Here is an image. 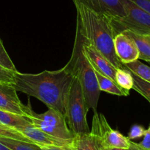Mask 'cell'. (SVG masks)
Instances as JSON below:
<instances>
[{"instance_id": "5bb4252c", "label": "cell", "mask_w": 150, "mask_h": 150, "mask_svg": "<svg viewBox=\"0 0 150 150\" xmlns=\"http://www.w3.org/2000/svg\"><path fill=\"white\" fill-rule=\"evenodd\" d=\"M0 124L18 131L25 126L32 125L28 117L2 110H0Z\"/></svg>"}, {"instance_id": "3957f363", "label": "cell", "mask_w": 150, "mask_h": 150, "mask_svg": "<svg viewBox=\"0 0 150 150\" xmlns=\"http://www.w3.org/2000/svg\"><path fill=\"white\" fill-rule=\"evenodd\" d=\"M65 67L79 79L88 109H92L94 113H97L100 91L95 70L83 52V36L77 26L73 52Z\"/></svg>"}, {"instance_id": "ba28073f", "label": "cell", "mask_w": 150, "mask_h": 150, "mask_svg": "<svg viewBox=\"0 0 150 150\" xmlns=\"http://www.w3.org/2000/svg\"><path fill=\"white\" fill-rule=\"evenodd\" d=\"M0 110L29 118L32 113L29 105H24L19 99L17 91L12 84L0 82Z\"/></svg>"}, {"instance_id": "9a60e30c", "label": "cell", "mask_w": 150, "mask_h": 150, "mask_svg": "<svg viewBox=\"0 0 150 150\" xmlns=\"http://www.w3.org/2000/svg\"><path fill=\"white\" fill-rule=\"evenodd\" d=\"M124 32L131 37L136 43L139 52V59L150 63V33L138 34L127 30Z\"/></svg>"}, {"instance_id": "8fae6325", "label": "cell", "mask_w": 150, "mask_h": 150, "mask_svg": "<svg viewBox=\"0 0 150 150\" xmlns=\"http://www.w3.org/2000/svg\"><path fill=\"white\" fill-rule=\"evenodd\" d=\"M114 46L117 58L123 65L139 60V52L136 43L124 31L115 35Z\"/></svg>"}, {"instance_id": "7a4b0ae2", "label": "cell", "mask_w": 150, "mask_h": 150, "mask_svg": "<svg viewBox=\"0 0 150 150\" xmlns=\"http://www.w3.org/2000/svg\"><path fill=\"white\" fill-rule=\"evenodd\" d=\"M77 10V27L88 43L117 69L123 68L115 54L114 39L115 32L110 19L89 10L81 4L74 3Z\"/></svg>"}, {"instance_id": "30bf717a", "label": "cell", "mask_w": 150, "mask_h": 150, "mask_svg": "<svg viewBox=\"0 0 150 150\" xmlns=\"http://www.w3.org/2000/svg\"><path fill=\"white\" fill-rule=\"evenodd\" d=\"M83 50L94 70L113 79L115 82V72L117 68L108 59L105 58L99 51H97L89 43H88L83 36Z\"/></svg>"}, {"instance_id": "7c38bea8", "label": "cell", "mask_w": 150, "mask_h": 150, "mask_svg": "<svg viewBox=\"0 0 150 150\" xmlns=\"http://www.w3.org/2000/svg\"><path fill=\"white\" fill-rule=\"evenodd\" d=\"M18 131L24 136L29 138L34 144H37L40 146H62L69 145L71 144L72 141H73V140L60 139V138L51 136L49 134L34 126L33 125L25 126V127L18 129Z\"/></svg>"}, {"instance_id": "2e32d148", "label": "cell", "mask_w": 150, "mask_h": 150, "mask_svg": "<svg viewBox=\"0 0 150 150\" xmlns=\"http://www.w3.org/2000/svg\"><path fill=\"white\" fill-rule=\"evenodd\" d=\"M95 72L100 91H105L108 94L122 96H127L130 95V91L122 88L113 79L101 74L96 71H95Z\"/></svg>"}, {"instance_id": "f1b7e54d", "label": "cell", "mask_w": 150, "mask_h": 150, "mask_svg": "<svg viewBox=\"0 0 150 150\" xmlns=\"http://www.w3.org/2000/svg\"><path fill=\"white\" fill-rule=\"evenodd\" d=\"M0 150H11V149H9L8 147L6 146H4V144H2L1 143H0Z\"/></svg>"}, {"instance_id": "cb8c5ba5", "label": "cell", "mask_w": 150, "mask_h": 150, "mask_svg": "<svg viewBox=\"0 0 150 150\" xmlns=\"http://www.w3.org/2000/svg\"><path fill=\"white\" fill-rule=\"evenodd\" d=\"M146 129L143 127L142 126L139 124H134L131 126L130 130L128 133V136L127 138L131 141V140L136 139V138H139L141 137L144 136V132Z\"/></svg>"}, {"instance_id": "4316f807", "label": "cell", "mask_w": 150, "mask_h": 150, "mask_svg": "<svg viewBox=\"0 0 150 150\" xmlns=\"http://www.w3.org/2000/svg\"><path fill=\"white\" fill-rule=\"evenodd\" d=\"M70 144L62 146H40L42 150H71L70 149Z\"/></svg>"}, {"instance_id": "6da1fadb", "label": "cell", "mask_w": 150, "mask_h": 150, "mask_svg": "<svg viewBox=\"0 0 150 150\" xmlns=\"http://www.w3.org/2000/svg\"><path fill=\"white\" fill-rule=\"evenodd\" d=\"M73 76L65 66L56 71L39 74L15 73L12 85L17 91L34 96L48 108L65 116L66 104Z\"/></svg>"}, {"instance_id": "603a6c76", "label": "cell", "mask_w": 150, "mask_h": 150, "mask_svg": "<svg viewBox=\"0 0 150 150\" xmlns=\"http://www.w3.org/2000/svg\"><path fill=\"white\" fill-rule=\"evenodd\" d=\"M16 71L10 70V69H7L0 66V82L13 84L15 73Z\"/></svg>"}, {"instance_id": "9c48e42d", "label": "cell", "mask_w": 150, "mask_h": 150, "mask_svg": "<svg viewBox=\"0 0 150 150\" xmlns=\"http://www.w3.org/2000/svg\"><path fill=\"white\" fill-rule=\"evenodd\" d=\"M109 19H121L125 16L120 0H73Z\"/></svg>"}, {"instance_id": "8992f818", "label": "cell", "mask_w": 150, "mask_h": 150, "mask_svg": "<svg viewBox=\"0 0 150 150\" xmlns=\"http://www.w3.org/2000/svg\"><path fill=\"white\" fill-rule=\"evenodd\" d=\"M29 119L34 126L55 138L73 140L76 135L69 128L65 116L54 109L48 108L41 114L32 111Z\"/></svg>"}, {"instance_id": "d4e9b609", "label": "cell", "mask_w": 150, "mask_h": 150, "mask_svg": "<svg viewBox=\"0 0 150 150\" xmlns=\"http://www.w3.org/2000/svg\"><path fill=\"white\" fill-rule=\"evenodd\" d=\"M138 145L143 150H150V124L148 129L145 130L144 139Z\"/></svg>"}, {"instance_id": "5b68a950", "label": "cell", "mask_w": 150, "mask_h": 150, "mask_svg": "<svg viewBox=\"0 0 150 150\" xmlns=\"http://www.w3.org/2000/svg\"><path fill=\"white\" fill-rule=\"evenodd\" d=\"M125 16L121 19H110L115 35L123 31L138 34L150 33V15L130 0H120Z\"/></svg>"}, {"instance_id": "ac0fdd59", "label": "cell", "mask_w": 150, "mask_h": 150, "mask_svg": "<svg viewBox=\"0 0 150 150\" xmlns=\"http://www.w3.org/2000/svg\"><path fill=\"white\" fill-rule=\"evenodd\" d=\"M115 82L120 87L126 91L133 89V78L132 74L125 67L117 69L115 72Z\"/></svg>"}, {"instance_id": "83f0119b", "label": "cell", "mask_w": 150, "mask_h": 150, "mask_svg": "<svg viewBox=\"0 0 150 150\" xmlns=\"http://www.w3.org/2000/svg\"><path fill=\"white\" fill-rule=\"evenodd\" d=\"M102 150H143L136 143L132 141L131 145L127 149H102Z\"/></svg>"}, {"instance_id": "44dd1931", "label": "cell", "mask_w": 150, "mask_h": 150, "mask_svg": "<svg viewBox=\"0 0 150 150\" xmlns=\"http://www.w3.org/2000/svg\"><path fill=\"white\" fill-rule=\"evenodd\" d=\"M0 138H13V139L20 140V141H26V142L33 143L29 138L24 136L23 134L21 133L19 131L13 129V128L8 127L2 124H0Z\"/></svg>"}, {"instance_id": "7402d4cb", "label": "cell", "mask_w": 150, "mask_h": 150, "mask_svg": "<svg viewBox=\"0 0 150 150\" xmlns=\"http://www.w3.org/2000/svg\"><path fill=\"white\" fill-rule=\"evenodd\" d=\"M0 66L7 69H10V70L15 71H17L13 60L7 54L1 38H0Z\"/></svg>"}, {"instance_id": "f546056e", "label": "cell", "mask_w": 150, "mask_h": 150, "mask_svg": "<svg viewBox=\"0 0 150 150\" xmlns=\"http://www.w3.org/2000/svg\"><path fill=\"white\" fill-rule=\"evenodd\" d=\"M149 64H150V63H149Z\"/></svg>"}, {"instance_id": "ffe728a7", "label": "cell", "mask_w": 150, "mask_h": 150, "mask_svg": "<svg viewBox=\"0 0 150 150\" xmlns=\"http://www.w3.org/2000/svg\"><path fill=\"white\" fill-rule=\"evenodd\" d=\"M131 74L133 78V82H134L133 89L137 91L150 103V83L141 79L140 77L136 76L132 72Z\"/></svg>"}, {"instance_id": "277c9868", "label": "cell", "mask_w": 150, "mask_h": 150, "mask_svg": "<svg viewBox=\"0 0 150 150\" xmlns=\"http://www.w3.org/2000/svg\"><path fill=\"white\" fill-rule=\"evenodd\" d=\"M88 111L80 82L73 76L67 96L65 117L69 128L75 135L89 132L86 119Z\"/></svg>"}, {"instance_id": "e0dca14e", "label": "cell", "mask_w": 150, "mask_h": 150, "mask_svg": "<svg viewBox=\"0 0 150 150\" xmlns=\"http://www.w3.org/2000/svg\"><path fill=\"white\" fill-rule=\"evenodd\" d=\"M0 143L11 150H42L40 146L34 143L8 138H0Z\"/></svg>"}, {"instance_id": "d6986e66", "label": "cell", "mask_w": 150, "mask_h": 150, "mask_svg": "<svg viewBox=\"0 0 150 150\" xmlns=\"http://www.w3.org/2000/svg\"><path fill=\"white\" fill-rule=\"evenodd\" d=\"M123 66L141 79L150 83V66L142 63L139 60L126 63Z\"/></svg>"}, {"instance_id": "52a82bcc", "label": "cell", "mask_w": 150, "mask_h": 150, "mask_svg": "<svg viewBox=\"0 0 150 150\" xmlns=\"http://www.w3.org/2000/svg\"><path fill=\"white\" fill-rule=\"evenodd\" d=\"M91 132L96 136L102 149H127L132 141L118 130L111 128L102 113H95Z\"/></svg>"}, {"instance_id": "484cf974", "label": "cell", "mask_w": 150, "mask_h": 150, "mask_svg": "<svg viewBox=\"0 0 150 150\" xmlns=\"http://www.w3.org/2000/svg\"><path fill=\"white\" fill-rule=\"evenodd\" d=\"M150 15V0H130Z\"/></svg>"}, {"instance_id": "4fadbf2b", "label": "cell", "mask_w": 150, "mask_h": 150, "mask_svg": "<svg viewBox=\"0 0 150 150\" xmlns=\"http://www.w3.org/2000/svg\"><path fill=\"white\" fill-rule=\"evenodd\" d=\"M70 146L71 150H102L99 141L91 132L76 135Z\"/></svg>"}]
</instances>
